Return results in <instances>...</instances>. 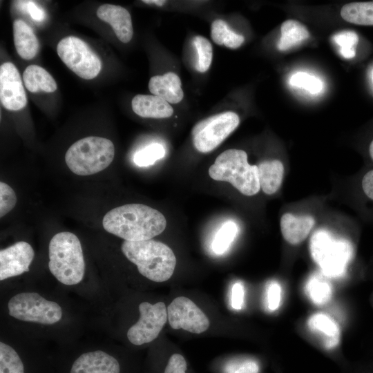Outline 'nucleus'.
Returning a JSON list of instances; mask_svg holds the SVG:
<instances>
[{"label":"nucleus","instance_id":"36","mask_svg":"<svg viewBox=\"0 0 373 373\" xmlns=\"http://www.w3.org/2000/svg\"><path fill=\"white\" fill-rule=\"evenodd\" d=\"M21 9L26 11L31 18L37 21H41L45 18V12L35 2L31 1H19Z\"/></svg>","mask_w":373,"mask_h":373},{"label":"nucleus","instance_id":"1","mask_svg":"<svg viewBox=\"0 0 373 373\" xmlns=\"http://www.w3.org/2000/svg\"><path fill=\"white\" fill-rule=\"evenodd\" d=\"M104 229L127 241L152 239L166 227L164 215L149 206L132 203L115 207L102 220Z\"/></svg>","mask_w":373,"mask_h":373},{"label":"nucleus","instance_id":"33","mask_svg":"<svg viewBox=\"0 0 373 373\" xmlns=\"http://www.w3.org/2000/svg\"><path fill=\"white\" fill-rule=\"evenodd\" d=\"M267 305L270 311L276 310L281 301V287L276 281L270 282L267 286Z\"/></svg>","mask_w":373,"mask_h":373},{"label":"nucleus","instance_id":"5","mask_svg":"<svg viewBox=\"0 0 373 373\" xmlns=\"http://www.w3.org/2000/svg\"><path fill=\"white\" fill-rule=\"evenodd\" d=\"M214 180L231 184L245 195L251 196L260 191L258 166L251 165L243 150L227 149L221 153L209 169Z\"/></svg>","mask_w":373,"mask_h":373},{"label":"nucleus","instance_id":"8","mask_svg":"<svg viewBox=\"0 0 373 373\" xmlns=\"http://www.w3.org/2000/svg\"><path fill=\"white\" fill-rule=\"evenodd\" d=\"M239 123V116L233 111L220 113L199 121L191 130L194 147L204 153L212 151L236 130Z\"/></svg>","mask_w":373,"mask_h":373},{"label":"nucleus","instance_id":"13","mask_svg":"<svg viewBox=\"0 0 373 373\" xmlns=\"http://www.w3.org/2000/svg\"><path fill=\"white\" fill-rule=\"evenodd\" d=\"M35 256L31 245L19 241L0 251V280L22 274L29 271Z\"/></svg>","mask_w":373,"mask_h":373},{"label":"nucleus","instance_id":"11","mask_svg":"<svg viewBox=\"0 0 373 373\" xmlns=\"http://www.w3.org/2000/svg\"><path fill=\"white\" fill-rule=\"evenodd\" d=\"M167 317L173 329H183L195 334L205 332L210 324L204 313L192 300L184 296L177 297L170 303Z\"/></svg>","mask_w":373,"mask_h":373},{"label":"nucleus","instance_id":"18","mask_svg":"<svg viewBox=\"0 0 373 373\" xmlns=\"http://www.w3.org/2000/svg\"><path fill=\"white\" fill-rule=\"evenodd\" d=\"M307 325L325 349H332L338 344L340 329L338 324L329 316L323 313L314 314L309 318Z\"/></svg>","mask_w":373,"mask_h":373},{"label":"nucleus","instance_id":"3","mask_svg":"<svg viewBox=\"0 0 373 373\" xmlns=\"http://www.w3.org/2000/svg\"><path fill=\"white\" fill-rule=\"evenodd\" d=\"M48 256L49 269L60 283L73 285L82 281L85 262L77 236L68 231L55 234L49 243Z\"/></svg>","mask_w":373,"mask_h":373},{"label":"nucleus","instance_id":"27","mask_svg":"<svg viewBox=\"0 0 373 373\" xmlns=\"http://www.w3.org/2000/svg\"><path fill=\"white\" fill-rule=\"evenodd\" d=\"M193 44L198 53L195 68L200 73H205L212 62V45L206 37L201 35L194 37Z\"/></svg>","mask_w":373,"mask_h":373},{"label":"nucleus","instance_id":"24","mask_svg":"<svg viewBox=\"0 0 373 373\" xmlns=\"http://www.w3.org/2000/svg\"><path fill=\"white\" fill-rule=\"evenodd\" d=\"M341 16L351 23L373 26V1L347 3L342 7Z\"/></svg>","mask_w":373,"mask_h":373},{"label":"nucleus","instance_id":"34","mask_svg":"<svg viewBox=\"0 0 373 373\" xmlns=\"http://www.w3.org/2000/svg\"><path fill=\"white\" fill-rule=\"evenodd\" d=\"M359 186L363 198L373 206V168L366 170L363 173Z\"/></svg>","mask_w":373,"mask_h":373},{"label":"nucleus","instance_id":"25","mask_svg":"<svg viewBox=\"0 0 373 373\" xmlns=\"http://www.w3.org/2000/svg\"><path fill=\"white\" fill-rule=\"evenodd\" d=\"M309 299L317 305L327 303L331 298L332 287L327 276L315 273L309 276L305 287Z\"/></svg>","mask_w":373,"mask_h":373},{"label":"nucleus","instance_id":"39","mask_svg":"<svg viewBox=\"0 0 373 373\" xmlns=\"http://www.w3.org/2000/svg\"><path fill=\"white\" fill-rule=\"evenodd\" d=\"M368 155L370 160L373 162V139L371 140L368 146Z\"/></svg>","mask_w":373,"mask_h":373},{"label":"nucleus","instance_id":"37","mask_svg":"<svg viewBox=\"0 0 373 373\" xmlns=\"http://www.w3.org/2000/svg\"><path fill=\"white\" fill-rule=\"evenodd\" d=\"M245 289L242 283H236L231 289V306L234 309H242L244 304Z\"/></svg>","mask_w":373,"mask_h":373},{"label":"nucleus","instance_id":"4","mask_svg":"<svg viewBox=\"0 0 373 373\" xmlns=\"http://www.w3.org/2000/svg\"><path fill=\"white\" fill-rule=\"evenodd\" d=\"M309 250L321 273L327 277L343 276L355 255L350 240L334 236L327 229H318L312 236Z\"/></svg>","mask_w":373,"mask_h":373},{"label":"nucleus","instance_id":"21","mask_svg":"<svg viewBox=\"0 0 373 373\" xmlns=\"http://www.w3.org/2000/svg\"><path fill=\"white\" fill-rule=\"evenodd\" d=\"M283 175V164L278 160L263 161L258 165L260 186L267 195H271L279 189Z\"/></svg>","mask_w":373,"mask_h":373},{"label":"nucleus","instance_id":"19","mask_svg":"<svg viewBox=\"0 0 373 373\" xmlns=\"http://www.w3.org/2000/svg\"><path fill=\"white\" fill-rule=\"evenodd\" d=\"M314 223V219L311 216H296L286 213L280 218L281 233L287 242L297 245L307 238Z\"/></svg>","mask_w":373,"mask_h":373},{"label":"nucleus","instance_id":"20","mask_svg":"<svg viewBox=\"0 0 373 373\" xmlns=\"http://www.w3.org/2000/svg\"><path fill=\"white\" fill-rule=\"evenodd\" d=\"M13 38L16 50L24 59L34 58L39 50V43L32 29L23 21L13 22Z\"/></svg>","mask_w":373,"mask_h":373},{"label":"nucleus","instance_id":"2","mask_svg":"<svg viewBox=\"0 0 373 373\" xmlns=\"http://www.w3.org/2000/svg\"><path fill=\"white\" fill-rule=\"evenodd\" d=\"M121 249L128 260L137 266L139 272L152 281H166L174 272L176 265L175 254L163 242L152 239L124 240Z\"/></svg>","mask_w":373,"mask_h":373},{"label":"nucleus","instance_id":"31","mask_svg":"<svg viewBox=\"0 0 373 373\" xmlns=\"http://www.w3.org/2000/svg\"><path fill=\"white\" fill-rule=\"evenodd\" d=\"M289 82L293 86L303 88L312 94L319 93L323 88V83L320 79L303 72L294 74Z\"/></svg>","mask_w":373,"mask_h":373},{"label":"nucleus","instance_id":"15","mask_svg":"<svg viewBox=\"0 0 373 373\" xmlns=\"http://www.w3.org/2000/svg\"><path fill=\"white\" fill-rule=\"evenodd\" d=\"M97 16L109 23L117 39L122 43L129 42L133 35L131 17L124 8L113 4H103L97 10Z\"/></svg>","mask_w":373,"mask_h":373},{"label":"nucleus","instance_id":"6","mask_svg":"<svg viewBox=\"0 0 373 373\" xmlns=\"http://www.w3.org/2000/svg\"><path fill=\"white\" fill-rule=\"evenodd\" d=\"M114 155V144L110 140L89 136L75 142L68 148L65 162L75 174L89 175L107 168Z\"/></svg>","mask_w":373,"mask_h":373},{"label":"nucleus","instance_id":"9","mask_svg":"<svg viewBox=\"0 0 373 373\" xmlns=\"http://www.w3.org/2000/svg\"><path fill=\"white\" fill-rule=\"evenodd\" d=\"M57 52L67 67L83 79H94L102 69L99 57L78 37L68 36L63 38L57 44Z\"/></svg>","mask_w":373,"mask_h":373},{"label":"nucleus","instance_id":"32","mask_svg":"<svg viewBox=\"0 0 373 373\" xmlns=\"http://www.w3.org/2000/svg\"><path fill=\"white\" fill-rule=\"evenodd\" d=\"M17 196L14 190L6 183L0 182V217L10 212L15 206Z\"/></svg>","mask_w":373,"mask_h":373},{"label":"nucleus","instance_id":"28","mask_svg":"<svg viewBox=\"0 0 373 373\" xmlns=\"http://www.w3.org/2000/svg\"><path fill=\"white\" fill-rule=\"evenodd\" d=\"M238 233V227L232 221L224 223L215 236L212 248L216 254H222L229 247Z\"/></svg>","mask_w":373,"mask_h":373},{"label":"nucleus","instance_id":"40","mask_svg":"<svg viewBox=\"0 0 373 373\" xmlns=\"http://www.w3.org/2000/svg\"><path fill=\"white\" fill-rule=\"evenodd\" d=\"M142 1L146 3H153L157 6H162L165 3V1H160V0H151V1L146 0V1Z\"/></svg>","mask_w":373,"mask_h":373},{"label":"nucleus","instance_id":"7","mask_svg":"<svg viewBox=\"0 0 373 373\" xmlns=\"http://www.w3.org/2000/svg\"><path fill=\"white\" fill-rule=\"evenodd\" d=\"M8 308L9 314L18 320L44 325L56 323L62 316V309L57 303L36 292L16 294L9 300Z\"/></svg>","mask_w":373,"mask_h":373},{"label":"nucleus","instance_id":"14","mask_svg":"<svg viewBox=\"0 0 373 373\" xmlns=\"http://www.w3.org/2000/svg\"><path fill=\"white\" fill-rule=\"evenodd\" d=\"M68 373H121L118 360L102 350L88 352L77 357Z\"/></svg>","mask_w":373,"mask_h":373},{"label":"nucleus","instance_id":"30","mask_svg":"<svg viewBox=\"0 0 373 373\" xmlns=\"http://www.w3.org/2000/svg\"><path fill=\"white\" fill-rule=\"evenodd\" d=\"M165 155L164 146L158 143L151 144L137 151L134 155V162L139 166H148Z\"/></svg>","mask_w":373,"mask_h":373},{"label":"nucleus","instance_id":"16","mask_svg":"<svg viewBox=\"0 0 373 373\" xmlns=\"http://www.w3.org/2000/svg\"><path fill=\"white\" fill-rule=\"evenodd\" d=\"M148 86L152 95L164 99L169 104H178L184 98L180 78L173 72L153 76Z\"/></svg>","mask_w":373,"mask_h":373},{"label":"nucleus","instance_id":"10","mask_svg":"<svg viewBox=\"0 0 373 373\" xmlns=\"http://www.w3.org/2000/svg\"><path fill=\"white\" fill-rule=\"evenodd\" d=\"M139 311V321L131 326L127 332L128 341L135 345H141L155 340L168 319L167 309L162 302L154 305L148 302L141 303Z\"/></svg>","mask_w":373,"mask_h":373},{"label":"nucleus","instance_id":"29","mask_svg":"<svg viewBox=\"0 0 373 373\" xmlns=\"http://www.w3.org/2000/svg\"><path fill=\"white\" fill-rule=\"evenodd\" d=\"M333 40L339 46V52L344 58L352 59L355 57L358 42V36L355 32H340L333 37Z\"/></svg>","mask_w":373,"mask_h":373},{"label":"nucleus","instance_id":"12","mask_svg":"<svg viewBox=\"0 0 373 373\" xmlns=\"http://www.w3.org/2000/svg\"><path fill=\"white\" fill-rule=\"evenodd\" d=\"M0 100L9 111H19L27 104V97L20 74L11 62L0 66Z\"/></svg>","mask_w":373,"mask_h":373},{"label":"nucleus","instance_id":"26","mask_svg":"<svg viewBox=\"0 0 373 373\" xmlns=\"http://www.w3.org/2000/svg\"><path fill=\"white\" fill-rule=\"evenodd\" d=\"M211 37L217 45L224 46L230 49L239 48L245 41L242 35L230 29L226 21L222 19H216L212 22Z\"/></svg>","mask_w":373,"mask_h":373},{"label":"nucleus","instance_id":"17","mask_svg":"<svg viewBox=\"0 0 373 373\" xmlns=\"http://www.w3.org/2000/svg\"><path fill=\"white\" fill-rule=\"evenodd\" d=\"M133 112L145 118H167L173 114L171 104L153 95H137L131 101Z\"/></svg>","mask_w":373,"mask_h":373},{"label":"nucleus","instance_id":"35","mask_svg":"<svg viewBox=\"0 0 373 373\" xmlns=\"http://www.w3.org/2000/svg\"><path fill=\"white\" fill-rule=\"evenodd\" d=\"M186 362L180 354H173L169 358L164 373H186Z\"/></svg>","mask_w":373,"mask_h":373},{"label":"nucleus","instance_id":"23","mask_svg":"<svg viewBox=\"0 0 373 373\" xmlns=\"http://www.w3.org/2000/svg\"><path fill=\"white\" fill-rule=\"evenodd\" d=\"M280 33L277 47L281 51L290 50L309 37L307 28L303 23L293 19L287 20L282 23Z\"/></svg>","mask_w":373,"mask_h":373},{"label":"nucleus","instance_id":"38","mask_svg":"<svg viewBox=\"0 0 373 373\" xmlns=\"http://www.w3.org/2000/svg\"><path fill=\"white\" fill-rule=\"evenodd\" d=\"M259 366L254 361H245L240 363L231 373H258Z\"/></svg>","mask_w":373,"mask_h":373},{"label":"nucleus","instance_id":"22","mask_svg":"<svg viewBox=\"0 0 373 373\" xmlns=\"http://www.w3.org/2000/svg\"><path fill=\"white\" fill-rule=\"evenodd\" d=\"M23 80L26 88L31 93H52L57 85L51 75L38 65H30L24 70Z\"/></svg>","mask_w":373,"mask_h":373}]
</instances>
